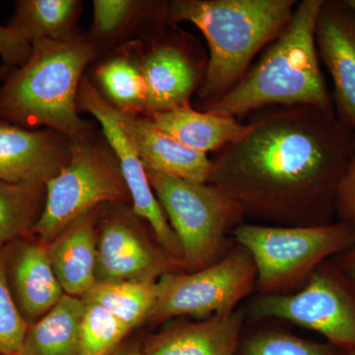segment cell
I'll list each match as a JSON object with an SVG mask.
<instances>
[{
    "mask_svg": "<svg viewBox=\"0 0 355 355\" xmlns=\"http://www.w3.org/2000/svg\"><path fill=\"white\" fill-rule=\"evenodd\" d=\"M212 161L209 184L268 225L334 222L336 195L355 151V130L309 105L254 112Z\"/></svg>",
    "mask_w": 355,
    "mask_h": 355,
    "instance_id": "6da1fadb",
    "label": "cell"
},
{
    "mask_svg": "<svg viewBox=\"0 0 355 355\" xmlns=\"http://www.w3.org/2000/svg\"><path fill=\"white\" fill-rule=\"evenodd\" d=\"M324 0H304L260 60L203 111L233 116L275 106L309 105L328 113L333 100L319 62L316 25Z\"/></svg>",
    "mask_w": 355,
    "mask_h": 355,
    "instance_id": "7a4b0ae2",
    "label": "cell"
},
{
    "mask_svg": "<svg viewBox=\"0 0 355 355\" xmlns=\"http://www.w3.org/2000/svg\"><path fill=\"white\" fill-rule=\"evenodd\" d=\"M297 4L295 0L167 2L165 20L197 26L209 44V64L198 92L203 106L216 101L242 78L257 53L279 37Z\"/></svg>",
    "mask_w": 355,
    "mask_h": 355,
    "instance_id": "3957f363",
    "label": "cell"
},
{
    "mask_svg": "<svg viewBox=\"0 0 355 355\" xmlns=\"http://www.w3.org/2000/svg\"><path fill=\"white\" fill-rule=\"evenodd\" d=\"M99 53L88 36L34 42L31 57L0 88V118L23 127H46L69 140L92 135V127L79 116L77 96L84 70Z\"/></svg>",
    "mask_w": 355,
    "mask_h": 355,
    "instance_id": "277c9868",
    "label": "cell"
},
{
    "mask_svg": "<svg viewBox=\"0 0 355 355\" xmlns=\"http://www.w3.org/2000/svg\"><path fill=\"white\" fill-rule=\"evenodd\" d=\"M231 238L253 259L259 295L298 291L324 261L355 245L354 229L338 220L314 226L243 222L236 226Z\"/></svg>",
    "mask_w": 355,
    "mask_h": 355,
    "instance_id": "5b68a950",
    "label": "cell"
},
{
    "mask_svg": "<svg viewBox=\"0 0 355 355\" xmlns=\"http://www.w3.org/2000/svg\"><path fill=\"white\" fill-rule=\"evenodd\" d=\"M69 144V163L46 184L43 210L32 230L46 244L100 205L130 200L118 158L106 139L93 132Z\"/></svg>",
    "mask_w": 355,
    "mask_h": 355,
    "instance_id": "8992f818",
    "label": "cell"
},
{
    "mask_svg": "<svg viewBox=\"0 0 355 355\" xmlns=\"http://www.w3.org/2000/svg\"><path fill=\"white\" fill-rule=\"evenodd\" d=\"M146 172L181 244L183 268L200 270L227 253L234 245L232 231L244 222L241 209L212 184Z\"/></svg>",
    "mask_w": 355,
    "mask_h": 355,
    "instance_id": "52a82bcc",
    "label": "cell"
},
{
    "mask_svg": "<svg viewBox=\"0 0 355 355\" xmlns=\"http://www.w3.org/2000/svg\"><path fill=\"white\" fill-rule=\"evenodd\" d=\"M250 315L254 320L289 322L320 334L336 347L355 349V280L335 259L320 266L298 291L259 295Z\"/></svg>",
    "mask_w": 355,
    "mask_h": 355,
    "instance_id": "ba28073f",
    "label": "cell"
},
{
    "mask_svg": "<svg viewBox=\"0 0 355 355\" xmlns=\"http://www.w3.org/2000/svg\"><path fill=\"white\" fill-rule=\"evenodd\" d=\"M251 254L235 244L216 263L188 272L165 273L157 282V297L147 322L172 318H207L227 314L256 289Z\"/></svg>",
    "mask_w": 355,
    "mask_h": 355,
    "instance_id": "9c48e42d",
    "label": "cell"
},
{
    "mask_svg": "<svg viewBox=\"0 0 355 355\" xmlns=\"http://www.w3.org/2000/svg\"><path fill=\"white\" fill-rule=\"evenodd\" d=\"M77 106L78 111L92 114L101 125L105 139L118 158L132 200L133 214L150 226L160 247L179 268H183L181 244L151 188L146 167L125 130L121 112L102 97L86 76L79 86Z\"/></svg>",
    "mask_w": 355,
    "mask_h": 355,
    "instance_id": "30bf717a",
    "label": "cell"
},
{
    "mask_svg": "<svg viewBox=\"0 0 355 355\" xmlns=\"http://www.w3.org/2000/svg\"><path fill=\"white\" fill-rule=\"evenodd\" d=\"M177 268L160 245L151 242L130 216L114 214L103 222L97 243V282L154 284Z\"/></svg>",
    "mask_w": 355,
    "mask_h": 355,
    "instance_id": "8fae6325",
    "label": "cell"
},
{
    "mask_svg": "<svg viewBox=\"0 0 355 355\" xmlns=\"http://www.w3.org/2000/svg\"><path fill=\"white\" fill-rule=\"evenodd\" d=\"M69 139L55 130L0 123V180L46 184L69 163Z\"/></svg>",
    "mask_w": 355,
    "mask_h": 355,
    "instance_id": "7c38bea8",
    "label": "cell"
},
{
    "mask_svg": "<svg viewBox=\"0 0 355 355\" xmlns=\"http://www.w3.org/2000/svg\"><path fill=\"white\" fill-rule=\"evenodd\" d=\"M315 38L333 79L336 116L355 130V12L343 1H324Z\"/></svg>",
    "mask_w": 355,
    "mask_h": 355,
    "instance_id": "4fadbf2b",
    "label": "cell"
},
{
    "mask_svg": "<svg viewBox=\"0 0 355 355\" xmlns=\"http://www.w3.org/2000/svg\"><path fill=\"white\" fill-rule=\"evenodd\" d=\"M4 249L9 286L26 322L38 321L55 307L64 292L53 270L48 244L21 241Z\"/></svg>",
    "mask_w": 355,
    "mask_h": 355,
    "instance_id": "5bb4252c",
    "label": "cell"
},
{
    "mask_svg": "<svg viewBox=\"0 0 355 355\" xmlns=\"http://www.w3.org/2000/svg\"><path fill=\"white\" fill-rule=\"evenodd\" d=\"M245 313L214 315L149 336L140 355H238Z\"/></svg>",
    "mask_w": 355,
    "mask_h": 355,
    "instance_id": "9a60e30c",
    "label": "cell"
},
{
    "mask_svg": "<svg viewBox=\"0 0 355 355\" xmlns=\"http://www.w3.org/2000/svg\"><path fill=\"white\" fill-rule=\"evenodd\" d=\"M120 112V111H119ZM125 130L146 171L209 184L212 161L156 127L149 116L121 113Z\"/></svg>",
    "mask_w": 355,
    "mask_h": 355,
    "instance_id": "2e32d148",
    "label": "cell"
},
{
    "mask_svg": "<svg viewBox=\"0 0 355 355\" xmlns=\"http://www.w3.org/2000/svg\"><path fill=\"white\" fill-rule=\"evenodd\" d=\"M146 89L144 116L189 106L198 85L195 65L180 46L158 44L142 55Z\"/></svg>",
    "mask_w": 355,
    "mask_h": 355,
    "instance_id": "e0dca14e",
    "label": "cell"
},
{
    "mask_svg": "<svg viewBox=\"0 0 355 355\" xmlns=\"http://www.w3.org/2000/svg\"><path fill=\"white\" fill-rule=\"evenodd\" d=\"M94 210L72 222L48 244L58 282L64 294L74 297L83 298L97 282Z\"/></svg>",
    "mask_w": 355,
    "mask_h": 355,
    "instance_id": "ac0fdd59",
    "label": "cell"
},
{
    "mask_svg": "<svg viewBox=\"0 0 355 355\" xmlns=\"http://www.w3.org/2000/svg\"><path fill=\"white\" fill-rule=\"evenodd\" d=\"M156 127L198 153L220 151L247 130L233 116L196 111L189 106L151 114Z\"/></svg>",
    "mask_w": 355,
    "mask_h": 355,
    "instance_id": "d6986e66",
    "label": "cell"
},
{
    "mask_svg": "<svg viewBox=\"0 0 355 355\" xmlns=\"http://www.w3.org/2000/svg\"><path fill=\"white\" fill-rule=\"evenodd\" d=\"M83 298L64 294L55 307L30 324L22 355H79Z\"/></svg>",
    "mask_w": 355,
    "mask_h": 355,
    "instance_id": "ffe728a7",
    "label": "cell"
},
{
    "mask_svg": "<svg viewBox=\"0 0 355 355\" xmlns=\"http://www.w3.org/2000/svg\"><path fill=\"white\" fill-rule=\"evenodd\" d=\"M98 92L107 102L130 114H146V89L142 57L137 51H120L101 62L96 69ZM96 87V86H95Z\"/></svg>",
    "mask_w": 355,
    "mask_h": 355,
    "instance_id": "44dd1931",
    "label": "cell"
},
{
    "mask_svg": "<svg viewBox=\"0 0 355 355\" xmlns=\"http://www.w3.org/2000/svg\"><path fill=\"white\" fill-rule=\"evenodd\" d=\"M81 6L77 0H22L9 26L19 30L32 44L42 40L71 41L80 37L77 23Z\"/></svg>",
    "mask_w": 355,
    "mask_h": 355,
    "instance_id": "7402d4cb",
    "label": "cell"
},
{
    "mask_svg": "<svg viewBox=\"0 0 355 355\" xmlns=\"http://www.w3.org/2000/svg\"><path fill=\"white\" fill-rule=\"evenodd\" d=\"M157 297V282H96L84 296L108 310L130 331L147 321Z\"/></svg>",
    "mask_w": 355,
    "mask_h": 355,
    "instance_id": "603a6c76",
    "label": "cell"
},
{
    "mask_svg": "<svg viewBox=\"0 0 355 355\" xmlns=\"http://www.w3.org/2000/svg\"><path fill=\"white\" fill-rule=\"evenodd\" d=\"M46 200V184H15L0 180V244L32 232Z\"/></svg>",
    "mask_w": 355,
    "mask_h": 355,
    "instance_id": "cb8c5ba5",
    "label": "cell"
},
{
    "mask_svg": "<svg viewBox=\"0 0 355 355\" xmlns=\"http://www.w3.org/2000/svg\"><path fill=\"white\" fill-rule=\"evenodd\" d=\"M83 300L79 355H110L132 331L102 306Z\"/></svg>",
    "mask_w": 355,
    "mask_h": 355,
    "instance_id": "d4e9b609",
    "label": "cell"
},
{
    "mask_svg": "<svg viewBox=\"0 0 355 355\" xmlns=\"http://www.w3.org/2000/svg\"><path fill=\"white\" fill-rule=\"evenodd\" d=\"M349 350L287 331L263 330L241 340L238 355H347Z\"/></svg>",
    "mask_w": 355,
    "mask_h": 355,
    "instance_id": "484cf974",
    "label": "cell"
},
{
    "mask_svg": "<svg viewBox=\"0 0 355 355\" xmlns=\"http://www.w3.org/2000/svg\"><path fill=\"white\" fill-rule=\"evenodd\" d=\"M135 0H95L93 1V27L89 38L99 46L116 41L119 37L146 14L160 10L165 3Z\"/></svg>",
    "mask_w": 355,
    "mask_h": 355,
    "instance_id": "4316f807",
    "label": "cell"
},
{
    "mask_svg": "<svg viewBox=\"0 0 355 355\" xmlns=\"http://www.w3.org/2000/svg\"><path fill=\"white\" fill-rule=\"evenodd\" d=\"M29 326L9 286L4 248L0 244V355H22Z\"/></svg>",
    "mask_w": 355,
    "mask_h": 355,
    "instance_id": "83f0119b",
    "label": "cell"
},
{
    "mask_svg": "<svg viewBox=\"0 0 355 355\" xmlns=\"http://www.w3.org/2000/svg\"><path fill=\"white\" fill-rule=\"evenodd\" d=\"M33 44L16 28L0 26V57L4 65L22 67L31 57Z\"/></svg>",
    "mask_w": 355,
    "mask_h": 355,
    "instance_id": "f1b7e54d",
    "label": "cell"
},
{
    "mask_svg": "<svg viewBox=\"0 0 355 355\" xmlns=\"http://www.w3.org/2000/svg\"><path fill=\"white\" fill-rule=\"evenodd\" d=\"M336 216L352 226L355 236V151L336 190Z\"/></svg>",
    "mask_w": 355,
    "mask_h": 355,
    "instance_id": "f546056e",
    "label": "cell"
},
{
    "mask_svg": "<svg viewBox=\"0 0 355 355\" xmlns=\"http://www.w3.org/2000/svg\"><path fill=\"white\" fill-rule=\"evenodd\" d=\"M335 261L343 272L355 280V246L336 257Z\"/></svg>",
    "mask_w": 355,
    "mask_h": 355,
    "instance_id": "4dcf8cb0",
    "label": "cell"
},
{
    "mask_svg": "<svg viewBox=\"0 0 355 355\" xmlns=\"http://www.w3.org/2000/svg\"><path fill=\"white\" fill-rule=\"evenodd\" d=\"M110 355H140V345L137 343H121L118 349Z\"/></svg>",
    "mask_w": 355,
    "mask_h": 355,
    "instance_id": "1f68e13d",
    "label": "cell"
},
{
    "mask_svg": "<svg viewBox=\"0 0 355 355\" xmlns=\"http://www.w3.org/2000/svg\"><path fill=\"white\" fill-rule=\"evenodd\" d=\"M343 2H345V6L355 12V0H345V1Z\"/></svg>",
    "mask_w": 355,
    "mask_h": 355,
    "instance_id": "d6a6232c",
    "label": "cell"
},
{
    "mask_svg": "<svg viewBox=\"0 0 355 355\" xmlns=\"http://www.w3.org/2000/svg\"><path fill=\"white\" fill-rule=\"evenodd\" d=\"M347 355H355V349L349 350V354Z\"/></svg>",
    "mask_w": 355,
    "mask_h": 355,
    "instance_id": "836d02e7",
    "label": "cell"
}]
</instances>
